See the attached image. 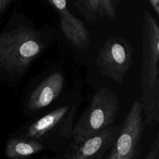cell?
<instances>
[{
	"label": "cell",
	"instance_id": "cell-11",
	"mask_svg": "<svg viewBox=\"0 0 159 159\" xmlns=\"http://www.w3.org/2000/svg\"><path fill=\"white\" fill-rule=\"evenodd\" d=\"M84 5V15L88 20L96 19V16L114 20L116 17V0H80Z\"/></svg>",
	"mask_w": 159,
	"mask_h": 159
},
{
	"label": "cell",
	"instance_id": "cell-6",
	"mask_svg": "<svg viewBox=\"0 0 159 159\" xmlns=\"http://www.w3.org/2000/svg\"><path fill=\"white\" fill-rule=\"evenodd\" d=\"M120 125H111L80 143H73L62 155L54 158L66 159H102L115 142Z\"/></svg>",
	"mask_w": 159,
	"mask_h": 159
},
{
	"label": "cell",
	"instance_id": "cell-9",
	"mask_svg": "<svg viewBox=\"0 0 159 159\" xmlns=\"http://www.w3.org/2000/svg\"><path fill=\"white\" fill-rule=\"evenodd\" d=\"M64 78L60 71L47 76L32 91L27 102L29 110L35 111L49 105L61 92Z\"/></svg>",
	"mask_w": 159,
	"mask_h": 159
},
{
	"label": "cell",
	"instance_id": "cell-10",
	"mask_svg": "<svg viewBox=\"0 0 159 159\" xmlns=\"http://www.w3.org/2000/svg\"><path fill=\"white\" fill-rule=\"evenodd\" d=\"M44 146L39 140L24 138H14L6 145L5 153L7 157L13 159L29 158L42 150Z\"/></svg>",
	"mask_w": 159,
	"mask_h": 159
},
{
	"label": "cell",
	"instance_id": "cell-4",
	"mask_svg": "<svg viewBox=\"0 0 159 159\" xmlns=\"http://www.w3.org/2000/svg\"><path fill=\"white\" fill-rule=\"evenodd\" d=\"M141 100H136L120 125L119 135L105 159H137L142 152L140 140L145 127Z\"/></svg>",
	"mask_w": 159,
	"mask_h": 159
},
{
	"label": "cell",
	"instance_id": "cell-12",
	"mask_svg": "<svg viewBox=\"0 0 159 159\" xmlns=\"http://www.w3.org/2000/svg\"><path fill=\"white\" fill-rule=\"evenodd\" d=\"M145 159H159V134L157 135Z\"/></svg>",
	"mask_w": 159,
	"mask_h": 159
},
{
	"label": "cell",
	"instance_id": "cell-3",
	"mask_svg": "<svg viewBox=\"0 0 159 159\" xmlns=\"http://www.w3.org/2000/svg\"><path fill=\"white\" fill-rule=\"evenodd\" d=\"M119 109V99L116 93L110 88H100L72 130L74 143H80L112 125Z\"/></svg>",
	"mask_w": 159,
	"mask_h": 159
},
{
	"label": "cell",
	"instance_id": "cell-5",
	"mask_svg": "<svg viewBox=\"0 0 159 159\" xmlns=\"http://www.w3.org/2000/svg\"><path fill=\"white\" fill-rule=\"evenodd\" d=\"M133 48L122 37L108 38L100 48L96 59L101 73L122 84L132 63Z\"/></svg>",
	"mask_w": 159,
	"mask_h": 159
},
{
	"label": "cell",
	"instance_id": "cell-14",
	"mask_svg": "<svg viewBox=\"0 0 159 159\" xmlns=\"http://www.w3.org/2000/svg\"><path fill=\"white\" fill-rule=\"evenodd\" d=\"M9 0H0V11H1L8 4Z\"/></svg>",
	"mask_w": 159,
	"mask_h": 159
},
{
	"label": "cell",
	"instance_id": "cell-7",
	"mask_svg": "<svg viewBox=\"0 0 159 159\" xmlns=\"http://www.w3.org/2000/svg\"><path fill=\"white\" fill-rule=\"evenodd\" d=\"M58 11L60 27L66 39L77 48L83 50L89 45V33L83 23L67 8L66 0H47Z\"/></svg>",
	"mask_w": 159,
	"mask_h": 159
},
{
	"label": "cell",
	"instance_id": "cell-8",
	"mask_svg": "<svg viewBox=\"0 0 159 159\" xmlns=\"http://www.w3.org/2000/svg\"><path fill=\"white\" fill-rule=\"evenodd\" d=\"M75 111V105L71 108L63 106L52 111L33 122L28 127L25 137L39 140L60 125L71 130Z\"/></svg>",
	"mask_w": 159,
	"mask_h": 159
},
{
	"label": "cell",
	"instance_id": "cell-1",
	"mask_svg": "<svg viewBox=\"0 0 159 159\" xmlns=\"http://www.w3.org/2000/svg\"><path fill=\"white\" fill-rule=\"evenodd\" d=\"M141 101L145 124L159 120V26L147 10L144 12L142 35Z\"/></svg>",
	"mask_w": 159,
	"mask_h": 159
},
{
	"label": "cell",
	"instance_id": "cell-2",
	"mask_svg": "<svg viewBox=\"0 0 159 159\" xmlns=\"http://www.w3.org/2000/svg\"><path fill=\"white\" fill-rule=\"evenodd\" d=\"M39 30L27 27L0 34V65L11 74L22 75L40 54L50 46Z\"/></svg>",
	"mask_w": 159,
	"mask_h": 159
},
{
	"label": "cell",
	"instance_id": "cell-13",
	"mask_svg": "<svg viewBox=\"0 0 159 159\" xmlns=\"http://www.w3.org/2000/svg\"><path fill=\"white\" fill-rule=\"evenodd\" d=\"M157 16H159V0H148Z\"/></svg>",
	"mask_w": 159,
	"mask_h": 159
}]
</instances>
